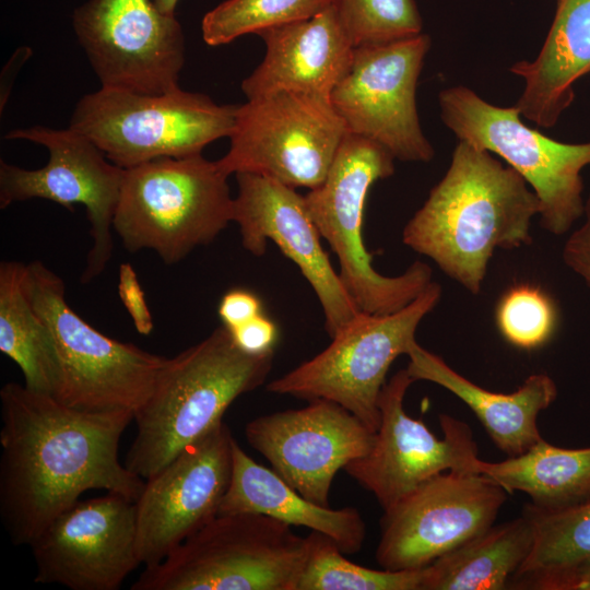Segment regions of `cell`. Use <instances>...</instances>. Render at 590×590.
<instances>
[{
	"label": "cell",
	"instance_id": "obj_27",
	"mask_svg": "<svg viewBox=\"0 0 590 590\" xmlns=\"http://www.w3.org/2000/svg\"><path fill=\"white\" fill-rule=\"evenodd\" d=\"M26 264L0 263V351L22 370L24 386L54 396L59 362L52 333L25 286Z\"/></svg>",
	"mask_w": 590,
	"mask_h": 590
},
{
	"label": "cell",
	"instance_id": "obj_23",
	"mask_svg": "<svg viewBox=\"0 0 590 590\" xmlns=\"http://www.w3.org/2000/svg\"><path fill=\"white\" fill-rule=\"evenodd\" d=\"M509 70L526 82L515 105L521 116L542 128L555 126L575 98L574 83L590 72V0H558L536 58Z\"/></svg>",
	"mask_w": 590,
	"mask_h": 590
},
{
	"label": "cell",
	"instance_id": "obj_30",
	"mask_svg": "<svg viewBox=\"0 0 590 590\" xmlns=\"http://www.w3.org/2000/svg\"><path fill=\"white\" fill-rule=\"evenodd\" d=\"M333 0H225L209 11L201 24L203 40L210 46L228 44L247 34L306 20L332 4Z\"/></svg>",
	"mask_w": 590,
	"mask_h": 590
},
{
	"label": "cell",
	"instance_id": "obj_24",
	"mask_svg": "<svg viewBox=\"0 0 590 590\" xmlns=\"http://www.w3.org/2000/svg\"><path fill=\"white\" fill-rule=\"evenodd\" d=\"M257 512L291 527H305L330 536L344 554L359 552L367 529L355 507L318 505L288 485L272 469L251 457L233 439L232 474L219 514Z\"/></svg>",
	"mask_w": 590,
	"mask_h": 590
},
{
	"label": "cell",
	"instance_id": "obj_35",
	"mask_svg": "<svg viewBox=\"0 0 590 590\" xmlns=\"http://www.w3.org/2000/svg\"><path fill=\"white\" fill-rule=\"evenodd\" d=\"M228 330L235 344L248 354L263 355L274 352L279 330L275 322L263 314Z\"/></svg>",
	"mask_w": 590,
	"mask_h": 590
},
{
	"label": "cell",
	"instance_id": "obj_17",
	"mask_svg": "<svg viewBox=\"0 0 590 590\" xmlns=\"http://www.w3.org/2000/svg\"><path fill=\"white\" fill-rule=\"evenodd\" d=\"M36 583L72 590H117L141 565L135 502L118 493L76 500L30 545Z\"/></svg>",
	"mask_w": 590,
	"mask_h": 590
},
{
	"label": "cell",
	"instance_id": "obj_9",
	"mask_svg": "<svg viewBox=\"0 0 590 590\" xmlns=\"http://www.w3.org/2000/svg\"><path fill=\"white\" fill-rule=\"evenodd\" d=\"M439 105L459 141L500 156L527 181L540 202L542 228L560 236L583 216L581 170L590 166V142L553 140L526 126L516 106H495L462 85L441 91Z\"/></svg>",
	"mask_w": 590,
	"mask_h": 590
},
{
	"label": "cell",
	"instance_id": "obj_19",
	"mask_svg": "<svg viewBox=\"0 0 590 590\" xmlns=\"http://www.w3.org/2000/svg\"><path fill=\"white\" fill-rule=\"evenodd\" d=\"M245 435L278 475L321 506H329L338 471L365 456L375 438L357 416L326 399L256 417L247 423Z\"/></svg>",
	"mask_w": 590,
	"mask_h": 590
},
{
	"label": "cell",
	"instance_id": "obj_25",
	"mask_svg": "<svg viewBox=\"0 0 590 590\" xmlns=\"http://www.w3.org/2000/svg\"><path fill=\"white\" fill-rule=\"evenodd\" d=\"M533 545L530 520L493 524L425 567L422 590H503Z\"/></svg>",
	"mask_w": 590,
	"mask_h": 590
},
{
	"label": "cell",
	"instance_id": "obj_26",
	"mask_svg": "<svg viewBox=\"0 0 590 590\" xmlns=\"http://www.w3.org/2000/svg\"><path fill=\"white\" fill-rule=\"evenodd\" d=\"M477 472L509 494L522 492L544 510L590 500V446L562 448L543 438L526 452L498 462L479 460Z\"/></svg>",
	"mask_w": 590,
	"mask_h": 590
},
{
	"label": "cell",
	"instance_id": "obj_10",
	"mask_svg": "<svg viewBox=\"0 0 590 590\" xmlns=\"http://www.w3.org/2000/svg\"><path fill=\"white\" fill-rule=\"evenodd\" d=\"M441 286L432 282L400 310L359 312L318 355L271 380L267 390L307 401H333L376 432L378 399L393 361L409 351L418 324L439 303Z\"/></svg>",
	"mask_w": 590,
	"mask_h": 590
},
{
	"label": "cell",
	"instance_id": "obj_12",
	"mask_svg": "<svg viewBox=\"0 0 590 590\" xmlns=\"http://www.w3.org/2000/svg\"><path fill=\"white\" fill-rule=\"evenodd\" d=\"M5 139L40 144L47 149L49 157L38 169L22 168L1 160L0 208L35 198L54 201L69 210L74 204L84 205L92 247L81 282H91L111 259L113 223L125 168L111 163L92 140L70 127L19 128L7 133Z\"/></svg>",
	"mask_w": 590,
	"mask_h": 590
},
{
	"label": "cell",
	"instance_id": "obj_21",
	"mask_svg": "<svg viewBox=\"0 0 590 590\" xmlns=\"http://www.w3.org/2000/svg\"><path fill=\"white\" fill-rule=\"evenodd\" d=\"M266 52L241 82L247 99L279 91L329 98L349 72L355 47L331 4L317 15L258 33Z\"/></svg>",
	"mask_w": 590,
	"mask_h": 590
},
{
	"label": "cell",
	"instance_id": "obj_38",
	"mask_svg": "<svg viewBox=\"0 0 590 590\" xmlns=\"http://www.w3.org/2000/svg\"><path fill=\"white\" fill-rule=\"evenodd\" d=\"M32 50L28 47H20L16 49L14 55L10 58L9 62L5 64L1 75V88H0V108L2 110L3 105H5L12 83L16 75L17 70L31 56Z\"/></svg>",
	"mask_w": 590,
	"mask_h": 590
},
{
	"label": "cell",
	"instance_id": "obj_7",
	"mask_svg": "<svg viewBox=\"0 0 590 590\" xmlns=\"http://www.w3.org/2000/svg\"><path fill=\"white\" fill-rule=\"evenodd\" d=\"M25 286L57 350L59 380L52 397L85 412L135 413L150 397L166 357L88 324L69 306L62 279L42 261L26 264Z\"/></svg>",
	"mask_w": 590,
	"mask_h": 590
},
{
	"label": "cell",
	"instance_id": "obj_4",
	"mask_svg": "<svg viewBox=\"0 0 590 590\" xmlns=\"http://www.w3.org/2000/svg\"><path fill=\"white\" fill-rule=\"evenodd\" d=\"M217 161L162 157L125 168L113 227L130 252L166 264L211 244L233 222L234 198Z\"/></svg>",
	"mask_w": 590,
	"mask_h": 590
},
{
	"label": "cell",
	"instance_id": "obj_15",
	"mask_svg": "<svg viewBox=\"0 0 590 590\" xmlns=\"http://www.w3.org/2000/svg\"><path fill=\"white\" fill-rule=\"evenodd\" d=\"M509 493L481 473L447 471L384 510L376 560L421 569L495 523Z\"/></svg>",
	"mask_w": 590,
	"mask_h": 590
},
{
	"label": "cell",
	"instance_id": "obj_11",
	"mask_svg": "<svg viewBox=\"0 0 590 590\" xmlns=\"http://www.w3.org/2000/svg\"><path fill=\"white\" fill-rule=\"evenodd\" d=\"M347 132L329 98L279 91L237 105L229 149L217 164L228 176L258 174L311 190Z\"/></svg>",
	"mask_w": 590,
	"mask_h": 590
},
{
	"label": "cell",
	"instance_id": "obj_2",
	"mask_svg": "<svg viewBox=\"0 0 590 590\" xmlns=\"http://www.w3.org/2000/svg\"><path fill=\"white\" fill-rule=\"evenodd\" d=\"M539 212L536 194L515 169L459 141L445 176L404 226L402 241L476 295L496 249L531 243Z\"/></svg>",
	"mask_w": 590,
	"mask_h": 590
},
{
	"label": "cell",
	"instance_id": "obj_3",
	"mask_svg": "<svg viewBox=\"0 0 590 590\" xmlns=\"http://www.w3.org/2000/svg\"><path fill=\"white\" fill-rule=\"evenodd\" d=\"M274 352L241 351L225 326L165 359L148 400L134 413L137 434L125 465L143 480L223 420L227 408L267 379Z\"/></svg>",
	"mask_w": 590,
	"mask_h": 590
},
{
	"label": "cell",
	"instance_id": "obj_14",
	"mask_svg": "<svg viewBox=\"0 0 590 590\" xmlns=\"http://www.w3.org/2000/svg\"><path fill=\"white\" fill-rule=\"evenodd\" d=\"M430 38L415 36L355 47L352 66L330 101L350 133L386 148L402 162L435 155L422 131L416 87Z\"/></svg>",
	"mask_w": 590,
	"mask_h": 590
},
{
	"label": "cell",
	"instance_id": "obj_22",
	"mask_svg": "<svg viewBox=\"0 0 590 590\" xmlns=\"http://www.w3.org/2000/svg\"><path fill=\"white\" fill-rule=\"evenodd\" d=\"M408 371L416 380L434 382L458 397L476 415L495 446L516 457L542 439L536 420L557 398V386L547 374L530 375L514 392L486 390L452 369L441 357L410 345Z\"/></svg>",
	"mask_w": 590,
	"mask_h": 590
},
{
	"label": "cell",
	"instance_id": "obj_5",
	"mask_svg": "<svg viewBox=\"0 0 590 590\" xmlns=\"http://www.w3.org/2000/svg\"><path fill=\"white\" fill-rule=\"evenodd\" d=\"M308 539L257 512L217 514L131 590H297Z\"/></svg>",
	"mask_w": 590,
	"mask_h": 590
},
{
	"label": "cell",
	"instance_id": "obj_20",
	"mask_svg": "<svg viewBox=\"0 0 590 590\" xmlns=\"http://www.w3.org/2000/svg\"><path fill=\"white\" fill-rule=\"evenodd\" d=\"M236 180L233 222L238 225L243 247L262 256L270 240L298 267L320 303L332 339L361 311L322 248L304 196L263 175L238 173Z\"/></svg>",
	"mask_w": 590,
	"mask_h": 590
},
{
	"label": "cell",
	"instance_id": "obj_39",
	"mask_svg": "<svg viewBox=\"0 0 590 590\" xmlns=\"http://www.w3.org/2000/svg\"><path fill=\"white\" fill-rule=\"evenodd\" d=\"M155 5L164 13L175 14L178 0H153Z\"/></svg>",
	"mask_w": 590,
	"mask_h": 590
},
{
	"label": "cell",
	"instance_id": "obj_8",
	"mask_svg": "<svg viewBox=\"0 0 590 590\" xmlns=\"http://www.w3.org/2000/svg\"><path fill=\"white\" fill-rule=\"evenodd\" d=\"M237 105H219L180 87L164 94L101 87L76 103L69 127L92 140L111 163L130 168L201 154L211 142L231 135Z\"/></svg>",
	"mask_w": 590,
	"mask_h": 590
},
{
	"label": "cell",
	"instance_id": "obj_16",
	"mask_svg": "<svg viewBox=\"0 0 590 590\" xmlns=\"http://www.w3.org/2000/svg\"><path fill=\"white\" fill-rule=\"evenodd\" d=\"M414 381L404 368L385 384L371 448L343 469L374 494L382 510L439 473H479L477 446L468 424L441 414L442 438H438L422 421L405 413L404 397Z\"/></svg>",
	"mask_w": 590,
	"mask_h": 590
},
{
	"label": "cell",
	"instance_id": "obj_37",
	"mask_svg": "<svg viewBox=\"0 0 590 590\" xmlns=\"http://www.w3.org/2000/svg\"><path fill=\"white\" fill-rule=\"evenodd\" d=\"M217 311L223 326L233 329L262 314V303L252 292L234 288L223 295Z\"/></svg>",
	"mask_w": 590,
	"mask_h": 590
},
{
	"label": "cell",
	"instance_id": "obj_31",
	"mask_svg": "<svg viewBox=\"0 0 590 590\" xmlns=\"http://www.w3.org/2000/svg\"><path fill=\"white\" fill-rule=\"evenodd\" d=\"M354 47L393 42L422 33L415 0H333Z\"/></svg>",
	"mask_w": 590,
	"mask_h": 590
},
{
	"label": "cell",
	"instance_id": "obj_29",
	"mask_svg": "<svg viewBox=\"0 0 590 590\" xmlns=\"http://www.w3.org/2000/svg\"><path fill=\"white\" fill-rule=\"evenodd\" d=\"M522 514L532 524L533 545L512 579L563 569L590 556V500L563 510L529 503Z\"/></svg>",
	"mask_w": 590,
	"mask_h": 590
},
{
	"label": "cell",
	"instance_id": "obj_32",
	"mask_svg": "<svg viewBox=\"0 0 590 590\" xmlns=\"http://www.w3.org/2000/svg\"><path fill=\"white\" fill-rule=\"evenodd\" d=\"M496 324L504 339L522 350L544 345L556 327V310L540 288L518 285L510 288L496 308Z\"/></svg>",
	"mask_w": 590,
	"mask_h": 590
},
{
	"label": "cell",
	"instance_id": "obj_1",
	"mask_svg": "<svg viewBox=\"0 0 590 590\" xmlns=\"http://www.w3.org/2000/svg\"><path fill=\"white\" fill-rule=\"evenodd\" d=\"M0 403V517L14 545H31L86 491L138 500L145 480L118 459L133 412L80 411L17 382Z\"/></svg>",
	"mask_w": 590,
	"mask_h": 590
},
{
	"label": "cell",
	"instance_id": "obj_18",
	"mask_svg": "<svg viewBox=\"0 0 590 590\" xmlns=\"http://www.w3.org/2000/svg\"><path fill=\"white\" fill-rule=\"evenodd\" d=\"M233 435L219 422L144 482L135 502L141 564L160 563L217 514L232 474Z\"/></svg>",
	"mask_w": 590,
	"mask_h": 590
},
{
	"label": "cell",
	"instance_id": "obj_6",
	"mask_svg": "<svg viewBox=\"0 0 590 590\" xmlns=\"http://www.w3.org/2000/svg\"><path fill=\"white\" fill-rule=\"evenodd\" d=\"M394 160L382 145L347 132L323 182L304 196L320 236L339 259V275L349 296L358 311L373 315L400 310L433 282L430 267L422 261L398 276L378 273L365 247L368 190L394 173Z\"/></svg>",
	"mask_w": 590,
	"mask_h": 590
},
{
	"label": "cell",
	"instance_id": "obj_13",
	"mask_svg": "<svg viewBox=\"0 0 590 590\" xmlns=\"http://www.w3.org/2000/svg\"><path fill=\"white\" fill-rule=\"evenodd\" d=\"M72 25L101 87L139 94L179 87L182 27L153 0H87L74 10Z\"/></svg>",
	"mask_w": 590,
	"mask_h": 590
},
{
	"label": "cell",
	"instance_id": "obj_28",
	"mask_svg": "<svg viewBox=\"0 0 590 590\" xmlns=\"http://www.w3.org/2000/svg\"><path fill=\"white\" fill-rule=\"evenodd\" d=\"M297 590H422L421 569H373L352 563L328 535L310 531Z\"/></svg>",
	"mask_w": 590,
	"mask_h": 590
},
{
	"label": "cell",
	"instance_id": "obj_36",
	"mask_svg": "<svg viewBox=\"0 0 590 590\" xmlns=\"http://www.w3.org/2000/svg\"><path fill=\"white\" fill-rule=\"evenodd\" d=\"M583 216V223L564 245L563 260L590 287V193L585 201Z\"/></svg>",
	"mask_w": 590,
	"mask_h": 590
},
{
	"label": "cell",
	"instance_id": "obj_33",
	"mask_svg": "<svg viewBox=\"0 0 590 590\" xmlns=\"http://www.w3.org/2000/svg\"><path fill=\"white\" fill-rule=\"evenodd\" d=\"M509 589L590 590V556L563 569L516 577Z\"/></svg>",
	"mask_w": 590,
	"mask_h": 590
},
{
	"label": "cell",
	"instance_id": "obj_34",
	"mask_svg": "<svg viewBox=\"0 0 590 590\" xmlns=\"http://www.w3.org/2000/svg\"><path fill=\"white\" fill-rule=\"evenodd\" d=\"M118 295L135 330L142 335L150 334L154 328L153 318L138 275L130 263H122L119 267Z\"/></svg>",
	"mask_w": 590,
	"mask_h": 590
}]
</instances>
